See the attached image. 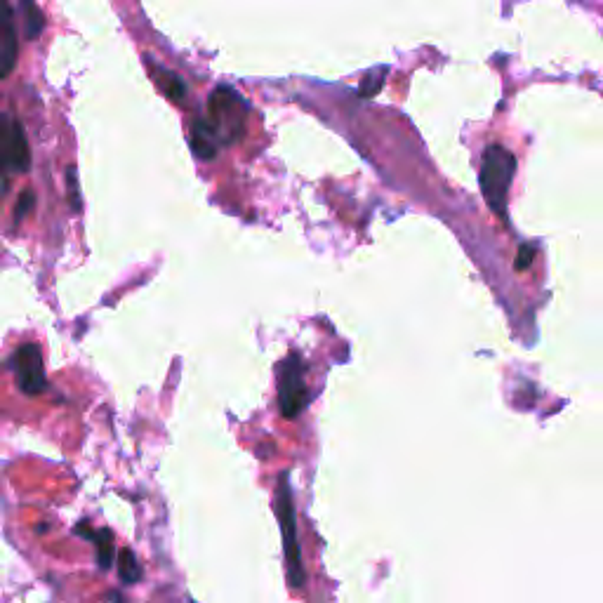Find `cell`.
Instances as JSON below:
<instances>
[{
  "instance_id": "3957f363",
  "label": "cell",
  "mask_w": 603,
  "mask_h": 603,
  "mask_svg": "<svg viewBox=\"0 0 603 603\" xmlns=\"http://www.w3.org/2000/svg\"><path fill=\"white\" fill-rule=\"evenodd\" d=\"M276 514H278V523H281V533H283V552H286L288 582L293 589H302L304 585H307V573H304L302 552H300V545H297L295 505H293V493H290L288 474H281V479H278Z\"/></svg>"
},
{
  "instance_id": "5bb4252c",
  "label": "cell",
  "mask_w": 603,
  "mask_h": 603,
  "mask_svg": "<svg viewBox=\"0 0 603 603\" xmlns=\"http://www.w3.org/2000/svg\"><path fill=\"white\" fill-rule=\"evenodd\" d=\"M66 182H69V198H71V208L76 212L81 210V194H78V177H76V168L66 170Z\"/></svg>"
},
{
  "instance_id": "8fae6325",
  "label": "cell",
  "mask_w": 603,
  "mask_h": 603,
  "mask_svg": "<svg viewBox=\"0 0 603 603\" xmlns=\"http://www.w3.org/2000/svg\"><path fill=\"white\" fill-rule=\"evenodd\" d=\"M118 575L128 585L142 580V563L137 561V556L130 549H121V554H118Z\"/></svg>"
},
{
  "instance_id": "30bf717a",
  "label": "cell",
  "mask_w": 603,
  "mask_h": 603,
  "mask_svg": "<svg viewBox=\"0 0 603 603\" xmlns=\"http://www.w3.org/2000/svg\"><path fill=\"white\" fill-rule=\"evenodd\" d=\"M97 545V561H99V568L102 571H109L111 566H114V559H116V549H114V535H111V530H95L92 533V540Z\"/></svg>"
},
{
  "instance_id": "6da1fadb",
  "label": "cell",
  "mask_w": 603,
  "mask_h": 603,
  "mask_svg": "<svg viewBox=\"0 0 603 603\" xmlns=\"http://www.w3.org/2000/svg\"><path fill=\"white\" fill-rule=\"evenodd\" d=\"M248 121V104L234 88H217L210 95L208 118L194 123L191 147L198 158H215L217 147L236 144L245 132Z\"/></svg>"
},
{
  "instance_id": "7c38bea8",
  "label": "cell",
  "mask_w": 603,
  "mask_h": 603,
  "mask_svg": "<svg viewBox=\"0 0 603 603\" xmlns=\"http://www.w3.org/2000/svg\"><path fill=\"white\" fill-rule=\"evenodd\" d=\"M382 88H384V71H382V74L368 76L366 83H363L359 88V95L361 97H375Z\"/></svg>"
},
{
  "instance_id": "5b68a950",
  "label": "cell",
  "mask_w": 603,
  "mask_h": 603,
  "mask_svg": "<svg viewBox=\"0 0 603 603\" xmlns=\"http://www.w3.org/2000/svg\"><path fill=\"white\" fill-rule=\"evenodd\" d=\"M309 399L307 363H304L302 356L290 354L278 366V410L286 420H295L309 406Z\"/></svg>"
},
{
  "instance_id": "277c9868",
  "label": "cell",
  "mask_w": 603,
  "mask_h": 603,
  "mask_svg": "<svg viewBox=\"0 0 603 603\" xmlns=\"http://www.w3.org/2000/svg\"><path fill=\"white\" fill-rule=\"evenodd\" d=\"M31 170V149L24 125L15 116L0 114V194L8 191V180Z\"/></svg>"
},
{
  "instance_id": "ba28073f",
  "label": "cell",
  "mask_w": 603,
  "mask_h": 603,
  "mask_svg": "<svg viewBox=\"0 0 603 603\" xmlns=\"http://www.w3.org/2000/svg\"><path fill=\"white\" fill-rule=\"evenodd\" d=\"M149 69H151V74H154V81L158 83V88L165 92V97L180 102V99L184 97V92H187V88H184V83L180 81V78L172 74V71L163 69V66H158L156 62H151V59H149Z\"/></svg>"
},
{
  "instance_id": "52a82bcc",
  "label": "cell",
  "mask_w": 603,
  "mask_h": 603,
  "mask_svg": "<svg viewBox=\"0 0 603 603\" xmlns=\"http://www.w3.org/2000/svg\"><path fill=\"white\" fill-rule=\"evenodd\" d=\"M19 41L15 29V17L8 0H0V81L8 78L17 66Z\"/></svg>"
},
{
  "instance_id": "7a4b0ae2",
  "label": "cell",
  "mask_w": 603,
  "mask_h": 603,
  "mask_svg": "<svg viewBox=\"0 0 603 603\" xmlns=\"http://www.w3.org/2000/svg\"><path fill=\"white\" fill-rule=\"evenodd\" d=\"M516 170V158L509 149L500 147V144H493V147L486 149L483 154V163H481V191L486 203L490 205V210L495 215L505 220L507 217V194H509V184H512Z\"/></svg>"
},
{
  "instance_id": "9a60e30c",
  "label": "cell",
  "mask_w": 603,
  "mask_h": 603,
  "mask_svg": "<svg viewBox=\"0 0 603 603\" xmlns=\"http://www.w3.org/2000/svg\"><path fill=\"white\" fill-rule=\"evenodd\" d=\"M533 260H535V245H528V243H523L521 248H519V257H516V271H526L530 264H533Z\"/></svg>"
},
{
  "instance_id": "4fadbf2b",
  "label": "cell",
  "mask_w": 603,
  "mask_h": 603,
  "mask_svg": "<svg viewBox=\"0 0 603 603\" xmlns=\"http://www.w3.org/2000/svg\"><path fill=\"white\" fill-rule=\"evenodd\" d=\"M33 203H36V196H33V191L26 189L22 196H19V203H17V210H15V222H22L26 215L33 210Z\"/></svg>"
},
{
  "instance_id": "8992f818",
  "label": "cell",
  "mask_w": 603,
  "mask_h": 603,
  "mask_svg": "<svg viewBox=\"0 0 603 603\" xmlns=\"http://www.w3.org/2000/svg\"><path fill=\"white\" fill-rule=\"evenodd\" d=\"M12 373H15L17 387L22 389L26 396H38L48 389V377H45L43 368V354L38 349V344H22L15 351L10 361Z\"/></svg>"
},
{
  "instance_id": "9c48e42d",
  "label": "cell",
  "mask_w": 603,
  "mask_h": 603,
  "mask_svg": "<svg viewBox=\"0 0 603 603\" xmlns=\"http://www.w3.org/2000/svg\"><path fill=\"white\" fill-rule=\"evenodd\" d=\"M19 8H22V15H24L26 38H29V41H36L45 29V15L33 0H19Z\"/></svg>"
}]
</instances>
